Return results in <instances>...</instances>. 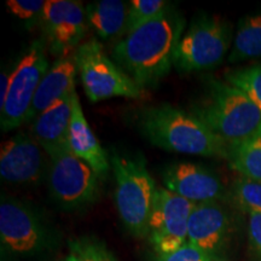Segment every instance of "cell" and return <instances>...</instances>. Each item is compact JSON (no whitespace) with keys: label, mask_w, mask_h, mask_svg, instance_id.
Masks as SVG:
<instances>
[{"label":"cell","mask_w":261,"mask_h":261,"mask_svg":"<svg viewBox=\"0 0 261 261\" xmlns=\"http://www.w3.org/2000/svg\"><path fill=\"white\" fill-rule=\"evenodd\" d=\"M46 45L51 54L60 57L71 56L87 33L86 10L75 0H48L41 15Z\"/></svg>","instance_id":"obj_10"},{"label":"cell","mask_w":261,"mask_h":261,"mask_svg":"<svg viewBox=\"0 0 261 261\" xmlns=\"http://www.w3.org/2000/svg\"><path fill=\"white\" fill-rule=\"evenodd\" d=\"M110 165L115 178L116 210L123 226L135 237L149 234V223L158 191L142 155L128 156L113 151Z\"/></svg>","instance_id":"obj_4"},{"label":"cell","mask_w":261,"mask_h":261,"mask_svg":"<svg viewBox=\"0 0 261 261\" xmlns=\"http://www.w3.org/2000/svg\"><path fill=\"white\" fill-rule=\"evenodd\" d=\"M231 218L219 202L195 205L188 225V242L214 256L227 242Z\"/></svg>","instance_id":"obj_14"},{"label":"cell","mask_w":261,"mask_h":261,"mask_svg":"<svg viewBox=\"0 0 261 261\" xmlns=\"http://www.w3.org/2000/svg\"><path fill=\"white\" fill-rule=\"evenodd\" d=\"M44 149L34 138L19 132L0 148V175L12 184H37L44 174Z\"/></svg>","instance_id":"obj_12"},{"label":"cell","mask_w":261,"mask_h":261,"mask_svg":"<svg viewBox=\"0 0 261 261\" xmlns=\"http://www.w3.org/2000/svg\"><path fill=\"white\" fill-rule=\"evenodd\" d=\"M45 228L27 205L3 197L0 203V241L4 249L17 255L37 253L44 247Z\"/></svg>","instance_id":"obj_11"},{"label":"cell","mask_w":261,"mask_h":261,"mask_svg":"<svg viewBox=\"0 0 261 261\" xmlns=\"http://www.w3.org/2000/svg\"><path fill=\"white\" fill-rule=\"evenodd\" d=\"M167 10L168 3L163 0H132L129 3L126 34L165 14Z\"/></svg>","instance_id":"obj_24"},{"label":"cell","mask_w":261,"mask_h":261,"mask_svg":"<svg viewBox=\"0 0 261 261\" xmlns=\"http://www.w3.org/2000/svg\"><path fill=\"white\" fill-rule=\"evenodd\" d=\"M213 261H226V260H213Z\"/></svg>","instance_id":"obj_29"},{"label":"cell","mask_w":261,"mask_h":261,"mask_svg":"<svg viewBox=\"0 0 261 261\" xmlns=\"http://www.w3.org/2000/svg\"><path fill=\"white\" fill-rule=\"evenodd\" d=\"M77 73L90 102L114 97L139 99L145 90L130 77L106 54L96 38L83 42L74 52Z\"/></svg>","instance_id":"obj_5"},{"label":"cell","mask_w":261,"mask_h":261,"mask_svg":"<svg viewBox=\"0 0 261 261\" xmlns=\"http://www.w3.org/2000/svg\"><path fill=\"white\" fill-rule=\"evenodd\" d=\"M207 94L192 114L201 119L228 146L261 130V109L226 81L205 77Z\"/></svg>","instance_id":"obj_3"},{"label":"cell","mask_w":261,"mask_h":261,"mask_svg":"<svg viewBox=\"0 0 261 261\" xmlns=\"http://www.w3.org/2000/svg\"><path fill=\"white\" fill-rule=\"evenodd\" d=\"M73 92L55 103L32 122L33 137L50 159L58 152L69 149Z\"/></svg>","instance_id":"obj_16"},{"label":"cell","mask_w":261,"mask_h":261,"mask_svg":"<svg viewBox=\"0 0 261 261\" xmlns=\"http://www.w3.org/2000/svg\"><path fill=\"white\" fill-rule=\"evenodd\" d=\"M261 57V12L241 19L228 55L230 63Z\"/></svg>","instance_id":"obj_19"},{"label":"cell","mask_w":261,"mask_h":261,"mask_svg":"<svg viewBox=\"0 0 261 261\" xmlns=\"http://www.w3.org/2000/svg\"><path fill=\"white\" fill-rule=\"evenodd\" d=\"M224 77L227 84L246 93L261 109V64L226 70Z\"/></svg>","instance_id":"obj_22"},{"label":"cell","mask_w":261,"mask_h":261,"mask_svg":"<svg viewBox=\"0 0 261 261\" xmlns=\"http://www.w3.org/2000/svg\"><path fill=\"white\" fill-rule=\"evenodd\" d=\"M213 256L204 250L187 242L167 254H158L155 261H213Z\"/></svg>","instance_id":"obj_25"},{"label":"cell","mask_w":261,"mask_h":261,"mask_svg":"<svg viewBox=\"0 0 261 261\" xmlns=\"http://www.w3.org/2000/svg\"><path fill=\"white\" fill-rule=\"evenodd\" d=\"M231 45V25L217 16L201 15L182 32L173 65L182 74L211 69L220 64Z\"/></svg>","instance_id":"obj_6"},{"label":"cell","mask_w":261,"mask_h":261,"mask_svg":"<svg viewBox=\"0 0 261 261\" xmlns=\"http://www.w3.org/2000/svg\"><path fill=\"white\" fill-rule=\"evenodd\" d=\"M182 22L169 12L127 33L113 48L115 63L142 89L156 86L173 67Z\"/></svg>","instance_id":"obj_1"},{"label":"cell","mask_w":261,"mask_h":261,"mask_svg":"<svg viewBox=\"0 0 261 261\" xmlns=\"http://www.w3.org/2000/svg\"><path fill=\"white\" fill-rule=\"evenodd\" d=\"M45 4L46 2L44 0H9L6 3L9 11L24 21L41 17Z\"/></svg>","instance_id":"obj_26"},{"label":"cell","mask_w":261,"mask_h":261,"mask_svg":"<svg viewBox=\"0 0 261 261\" xmlns=\"http://www.w3.org/2000/svg\"><path fill=\"white\" fill-rule=\"evenodd\" d=\"M71 122L69 130V149L73 154L86 162L96 172L99 179H106L112 169L110 158L99 144L81 108L76 91L71 98Z\"/></svg>","instance_id":"obj_15"},{"label":"cell","mask_w":261,"mask_h":261,"mask_svg":"<svg viewBox=\"0 0 261 261\" xmlns=\"http://www.w3.org/2000/svg\"><path fill=\"white\" fill-rule=\"evenodd\" d=\"M11 75H12V70L11 71L5 70L3 71L2 75H0V110H2L3 107L5 106L6 98H8Z\"/></svg>","instance_id":"obj_28"},{"label":"cell","mask_w":261,"mask_h":261,"mask_svg":"<svg viewBox=\"0 0 261 261\" xmlns=\"http://www.w3.org/2000/svg\"><path fill=\"white\" fill-rule=\"evenodd\" d=\"M76 73L74 55L57 58L39 85L25 123L33 122L41 113L73 92Z\"/></svg>","instance_id":"obj_17"},{"label":"cell","mask_w":261,"mask_h":261,"mask_svg":"<svg viewBox=\"0 0 261 261\" xmlns=\"http://www.w3.org/2000/svg\"><path fill=\"white\" fill-rule=\"evenodd\" d=\"M233 203L248 214L261 213V181L241 177L233 181L228 192Z\"/></svg>","instance_id":"obj_23"},{"label":"cell","mask_w":261,"mask_h":261,"mask_svg":"<svg viewBox=\"0 0 261 261\" xmlns=\"http://www.w3.org/2000/svg\"><path fill=\"white\" fill-rule=\"evenodd\" d=\"M140 132L151 144L169 152L227 160L230 146L190 112L169 104L140 110Z\"/></svg>","instance_id":"obj_2"},{"label":"cell","mask_w":261,"mask_h":261,"mask_svg":"<svg viewBox=\"0 0 261 261\" xmlns=\"http://www.w3.org/2000/svg\"><path fill=\"white\" fill-rule=\"evenodd\" d=\"M162 181L173 194L194 203L218 202L225 196L223 182L204 166L192 162H177L163 169Z\"/></svg>","instance_id":"obj_13"},{"label":"cell","mask_w":261,"mask_h":261,"mask_svg":"<svg viewBox=\"0 0 261 261\" xmlns=\"http://www.w3.org/2000/svg\"><path fill=\"white\" fill-rule=\"evenodd\" d=\"M248 238L254 253L261 257V213L248 214Z\"/></svg>","instance_id":"obj_27"},{"label":"cell","mask_w":261,"mask_h":261,"mask_svg":"<svg viewBox=\"0 0 261 261\" xmlns=\"http://www.w3.org/2000/svg\"><path fill=\"white\" fill-rule=\"evenodd\" d=\"M196 203L158 188L149 223V241L158 254H167L188 242V225Z\"/></svg>","instance_id":"obj_9"},{"label":"cell","mask_w":261,"mask_h":261,"mask_svg":"<svg viewBox=\"0 0 261 261\" xmlns=\"http://www.w3.org/2000/svg\"><path fill=\"white\" fill-rule=\"evenodd\" d=\"M48 184L55 201L62 207L79 208L92 203L99 195V177L70 149L52 156Z\"/></svg>","instance_id":"obj_8"},{"label":"cell","mask_w":261,"mask_h":261,"mask_svg":"<svg viewBox=\"0 0 261 261\" xmlns=\"http://www.w3.org/2000/svg\"><path fill=\"white\" fill-rule=\"evenodd\" d=\"M46 46L41 39L33 41L12 69L8 98L0 110V126L4 132L25 123L39 85L50 68Z\"/></svg>","instance_id":"obj_7"},{"label":"cell","mask_w":261,"mask_h":261,"mask_svg":"<svg viewBox=\"0 0 261 261\" xmlns=\"http://www.w3.org/2000/svg\"><path fill=\"white\" fill-rule=\"evenodd\" d=\"M89 27L103 40L126 34L129 5L120 0H98L85 8Z\"/></svg>","instance_id":"obj_18"},{"label":"cell","mask_w":261,"mask_h":261,"mask_svg":"<svg viewBox=\"0 0 261 261\" xmlns=\"http://www.w3.org/2000/svg\"><path fill=\"white\" fill-rule=\"evenodd\" d=\"M227 161L243 178L261 181V130L238 144L231 145Z\"/></svg>","instance_id":"obj_20"},{"label":"cell","mask_w":261,"mask_h":261,"mask_svg":"<svg viewBox=\"0 0 261 261\" xmlns=\"http://www.w3.org/2000/svg\"><path fill=\"white\" fill-rule=\"evenodd\" d=\"M64 261H117L115 255L102 241L93 237L70 240Z\"/></svg>","instance_id":"obj_21"}]
</instances>
